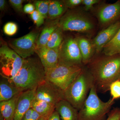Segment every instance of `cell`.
<instances>
[{
	"instance_id": "cell-28",
	"label": "cell",
	"mask_w": 120,
	"mask_h": 120,
	"mask_svg": "<svg viewBox=\"0 0 120 120\" xmlns=\"http://www.w3.org/2000/svg\"><path fill=\"white\" fill-rule=\"evenodd\" d=\"M41 117L37 112L30 108L24 115L21 120H37Z\"/></svg>"
},
{
	"instance_id": "cell-24",
	"label": "cell",
	"mask_w": 120,
	"mask_h": 120,
	"mask_svg": "<svg viewBox=\"0 0 120 120\" xmlns=\"http://www.w3.org/2000/svg\"><path fill=\"white\" fill-rule=\"evenodd\" d=\"M50 0H38L34 3L36 10L45 17L48 16L49 7Z\"/></svg>"
},
{
	"instance_id": "cell-22",
	"label": "cell",
	"mask_w": 120,
	"mask_h": 120,
	"mask_svg": "<svg viewBox=\"0 0 120 120\" xmlns=\"http://www.w3.org/2000/svg\"><path fill=\"white\" fill-rule=\"evenodd\" d=\"M67 8L63 1H50L48 16L51 19H56L64 14Z\"/></svg>"
},
{
	"instance_id": "cell-16",
	"label": "cell",
	"mask_w": 120,
	"mask_h": 120,
	"mask_svg": "<svg viewBox=\"0 0 120 120\" xmlns=\"http://www.w3.org/2000/svg\"><path fill=\"white\" fill-rule=\"evenodd\" d=\"M22 92L8 80L2 77L0 82V101L10 100Z\"/></svg>"
},
{
	"instance_id": "cell-33",
	"label": "cell",
	"mask_w": 120,
	"mask_h": 120,
	"mask_svg": "<svg viewBox=\"0 0 120 120\" xmlns=\"http://www.w3.org/2000/svg\"><path fill=\"white\" fill-rule=\"evenodd\" d=\"M34 7V5L32 4H27L24 7V11L26 13L30 14L31 15L35 11Z\"/></svg>"
},
{
	"instance_id": "cell-25",
	"label": "cell",
	"mask_w": 120,
	"mask_h": 120,
	"mask_svg": "<svg viewBox=\"0 0 120 120\" xmlns=\"http://www.w3.org/2000/svg\"><path fill=\"white\" fill-rule=\"evenodd\" d=\"M109 90L112 98L113 100L120 98V80H116L111 83Z\"/></svg>"
},
{
	"instance_id": "cell-36",
	"label": "cell",
	"mask_w": 120,
	"mask_h": 120,
	"mask_svg": "<svg viewBox=\"0 0 120 120\" xmlns=\"http://www.w3.org/2000/svg\"><path fill=\"white\" fill-rule=\"evenodd\" d=\"M49 117H41L37 120H48Z\"/></svg>"
},
{
	"instance_id": "cell-35",
	"label": "cell",
	"mask_w": 120,
	"mask_h": 120,
	"mask_svg": "<svg viewBox=\"0 0 120 120\" xmlns=\"http://www.w3.org/2000/svg\"><path fill=\"white\" fill-rule=\"evenodd\" d=\"M6 7V1L4 0H0V9L1 11L4 10Z\"/></svg>"
},
{
	"instance_id": "cell-34",
	"label": "cell",
	"mask_w": 120,
	"mask_h": 120,
	"mask_svg": "<svg viewBox=\"0 0 120 120\" xmlns=\"http://www.w3.org/2000/svg\"><path fill=\"white\" fill-rule=\"evenodd\" d=\"M48 120H61L59 114L55 110L50 117Z\"/></svg>"
},
{
	"instance_id": "cell-20",
	"label": "cell",
	"mask_w": 120,
	"mask_h": 120,
	"mask_svg": "<svg viewBox=\"0 0 120 120\" xmlns=\"http://www.w3.org/2000/svg\"><path fill=\"white\" fill-rule=\"evenodd\" d=\"M56 106L46 102L34 98L31 109L39 114L41 117H49L55 110Z\"/></svg>"
},
{
	"instance_id": "cell-32",
	"label": "cell",
	"mask_w": 120,
	"mask_h": 120,
	"mask_svg": "<svg viewBox=\"0 0 120 120\" xmlns=\"http://www.w3.org/2000/svg\"><path fill=\"white\" fill-rule=\"evenodd\" d=\"M24 1L22 0H10L9 2L15 9L18 11L22 12V3Z\"/></svg>"
},
{
	"instance_id": "cell-6",
	"label": "cell",
	"mask_w": 120,
	"mask_h": 120,
	"mask_svg": "<svg viewBox=\"0 0 120 120\" xmlns=\"http://www.w3.org/2000/svg\"><path fill=\"white\" fill-rule=\"evenodd\" d=\"M59 26L64 31L88 33L92 31L94 25L87 15L79 11L67 12L59 20Z\"/></svg>"
},
{
	"instance_id": "cell-29",
	"label": "cell",
	"mask_w": 120,
	"mask_h": 120,
	"mask_svg": "<svg viewBox=\"0 0 120 120\" xmlns=\"http://www.w3.org/2000/svg\"><path fill=\"white\" fill-rule=\"evenodd\" d=\"M106 120H120V108H114L110 112Z\"/></svg>"
},
{
	"instance_id": "cell-31",
	"label": "cell",
	"mask_w": 120,
	"mask_h": 120,
	"mask_svg": "<svg viewBox=\"0 0 120 120\" xmlns=\"http://www.w3.org/2000/svg\"><path fill=\"white\" fill-rule=\"evenodd\" d=\"M99 2V0H82V4L84 5L85 10L88 11L90 10L94 5Z\"/></svg>"
},
{
	"instance_id": "cell-19",
	"label": "cell",
	"mask_w": 120,
	"mask_h": 120,
	"mask_svg": "<svg viewBox=\"0 0 120 120\" xmlns=\"http://www.w3.org/2000/svg\"><path fill=\"white\" fill-rule=\"evenodd\" d=\"M59 20L56 19L47 24L39 35L37 43V49L46 47L50 38L59 27Z\"/></svg>"
},
{
	"instance_id": "cell-9",
	"label": "cell",
	"mask_w": 120,
	"mask_h": 120,
	"mask_svg": "<svg viewBox=\"0 0 120 120\" xmlns=\"http://www.w3.org/2000/svg\"><path fill=\"white\" fill-rule=\"evenodd\" d=\"M38 32L32 31L9 42V46L23 59L30 57L36 52Z\"/></svg>"
},
{
	"instance_id": "cell-18",
	"label": "cell",
	"mask_w": 120,
	"mask_h": 120,
	"mask_svg": "<svg viewBox=\"0 0 120 120\" xmlns=\"http://www.w3.org/2000/svg\"><path fill=\"white\" fill-rule=\"evenodd\" d=\"M82 59L83 64H88L92 60L95 51L92 43L87 38L83 37H78L76 38Z\"/></svg>"
},
{
	"instance_id": "cell-3",
	"label": "cell",
	"mask_w": 120,
	"mask_h": 120,
	"mask_svg": "<svg viewBox=\"0 0 120 120\" xmlns=\"http://www.w3.org/2000/svg\"><path fill=\"white\" fill-rule=\"evenodd\" d=\"M92 76L88 69L81 71L64 91V99L79 111L83 106L92 86Z\"/></svg>"
},
{
	"instance_id": "cell-8",
	"label": "cell",
	"mask_w": 120,
	"mask_h": 120,
	"mask_svg": "<svg viewBox=\"0 0 120 120\" xmlns=\"http://www.w3.org/2000/svg\"><path fill=\"white\" fill-rule=\"evenodd\" d=\"M58 64L83 67L82 54L76 38L69 37L64 39L59 48Z\"/></svg>"
},
{
	"instance_id": "cell-12",
	"label": "cell",
	"mask_w": 120,
	"mask_h": 120,
	"mask_svg": "<svg viewBox=\"0 0 120 120\" xmlns=\"http://www.w3.org/2000/svg\"><path fill=\"white\" fill-rule=\"evenodd\" d=\"M120 28V20L99 32L91 42L94 50L98 53L113 38Z\"/></svg>"
},
{
	"instance_id": "cell-11",
	"label": "cell",
	"mask_w": 120,
	"mask_h": 120,
	"mask_svg": "<svg viewBox=\"0 0 120 120\" xmlns=\"http://www.w3.org/2000/svg\"><path fill=\"white\" fill-rule=\"evenodd\" d=\"M99 23L106 28L120 20V0L112 4H103L99 6L95 12Z\"/></svg>"
},
{
	"instance_id": "cell-14",
	"label": "cell",
	"mask_w": 120,
	"mask_h": 120,
	"mask_svg": "<svg viewBox=\"0 0 120 120\" xmlns=\"http://www.w3.org/2000/svg\"><path fill=\"white\" fill-rule=\"evenodd\" d=\"M59 48L49 49L46 47L36 49V52L45 69L56 67L59 62Z\"/></svg>"
},
{
	"instance_id": "cell-23",
	"label": "cell",
	"mask_w": 120,
	"mask_h": 120,
	"mask_svg": "<svg viewBox=\"0 0 120 120\" xmlns=\"http://www.w3.org/2000/svg\"><path fill=\"white\" fill-rule=\"evenodd\" d=\"M63 31L62 29L58 27L52 34L47 42L46 47L50 49L60 48L64 41Z\"/></svg>"
},
{
	"instance_id": "cell-7",
	"label": "cell",
	"mask_w": 120,
	"mask_h": 120,
	"mask_svg": "<svg viewBox=\"0 0 120 120\" xmlns=\"http://www.w3.org/2000/svg\"><path fill=\"white\" fill-rule=\"evenodd\" d=\"M23 60L7 45H2L0 48V72L2 78L12 79L22 68Z\"/></svg>"
},
{
	"instance_id": "cell-15",
	"label": "cell",
	"mask_w": 120,
	"mask_h": 120,
	"mask_svg": "<svg viewBox=\"0 0 120 120\" xmlns=\"http://www.w3.org/2000/svg\"><path fill=\"white\" fill-rule=\"evenodd\" d=\"M61 120H78L79 111L65 99L61 100L56 105Z\"/></svg>"
},
{
	"instance_id": "cell-21",
	"label": "cell",
	"mask_w": 120,
	"mask_h": 120,
	"mask_svg": "<svg viewBox=\"0 0 120 120\" xmlns=\"http://www.w3.org/2000/svg\"><path fill=\"white\" fill-rule=\"evenodd\" d=\"M103 52L107 56L120 54V28L112 40L105 46Z\"/></svg>"
},
{
	"instance_id": "cell-27",
	"label": "cell",
	"mask_w": 120,
	"mask_h": 120,
	"mask_svg": "<svg viewBox=\"0 0 120 120\" xmlns=\"http://www.w3.org/2000/svg\"><path fill=\"white\" fill-rule=\"evenodd\" d=\"M30 16L38 27L40 26L44 23L45 17L37 10H35L31 14Z\"/></svg>"
},
{
	"instance_id": "cell-30",
	"label": "cell",
	"mask_w": 120,
	"mask_h": 120,
	"mask_svg": "<svg viewBox=\"0 0 120 120\" xmlns=\"http://www.w3.org/2000/svg\"><path fill=\"white\" fill-rule=\"evenodd\" d=\"M63 1L67 8H72L82 4V0H66Z\"/></svg>"
},
{
	"instance_id": "cell-10",
	"label": "cell",
	"mask_w": 120,
	"mask_h": 120,
	"mask_svg": "<svg viewBox=\"0 0 120 120\" xmlns=\"http://www.w3.org/2000/svg\"><path fill=\"white\" fill-rule=\"evenodd\" d=\"M34 98L56 106L61 100L64 99V92L45 79L37 87Z\"/></svg>"
},
{
	"instance_id": "cell-5",
	"label": "cell",
	"mask_w": 120,
	"mask_h": 120,
	"mask_svg": "<svg viewBox=\"0 0 120 120\" xmlns=\"http://www.w3.org/2000/svg\"><path fill=\"white\" fill-rule=\"evenodd\" d=\"M83 67L59 64L50 69H45V79L64 92L79 74Z\"/></svg>"
},
{
	"instance_id": "cell-4",
	"label": "cell",
	"mask_w": 120,
	"mask_h": 120,
	"mask_svg": "<svg viewBox=\"0 0 120 120\" xmlns=\"http://www.w3.org/2000/svg\"><path fill=\"white\" fill-rule=\"evenodd\" d=\"M114 103L115 100L112 98L106 102L102 101L93 85L83 106L79 111L78 120H106Z\"/></svg>"
},
{
	"instance_id": "cell-2",
	"label": "cell",
	"mask_w": 120,
	"mask_h": 120,
	"mask_svg": "<svg viewBox=\"0 0 120 120\" xmlns=\"http://www.w3.org/2000/svg\"><path fill=\"white\" fill-rule=\"evenodd\" d=\"M45 79V68L40 60L30 57L24 59L19 71L14 78L9 81L23 92L36 90Z\"/></svg>"
},
{
	"instance_id": "cell-13",
	"label": "cell",
	"mask_w": 120,
	"mask_h": 120,
	"mask_svg": "<svg viewBox=\"0 0 120 120\" xmlns=\"http://www.w3.org/2000/svg\"><path fill=\"white\" fill-rule=\"evenodd\" d=\"M35 91L28 90L20 93L16 104L14 120H21L24 115L30 109Z\"/></svg>"
},
{
	"instance_id": "cell-17",
	"label": "cell",
	"mask_w": 120,
	"mask_h": 120,
	"mask_svg": "<svg viewBox=\"0 0 120 120\" xmlns=\"http://www.w3.org/2000/svg\"><path fill=\"white\" fill-rule=\"evenodd\" d=\"M20 94L8 101L0 102V120H14L16 107Z\"/></svg>"
},
{
	"instance_id": "cell-26",
	"label": "cell",
	"mask_w": 120,
	"mask_h": 120,
	"mask_svg": "<svg viewBox=\"0 0 120 120\" xmlns=\"http://www.w3.org/2000/svg\"><path fill=\"white\" fill-rule=\"evenodd\" d=\"M18 27L17 24L13 22H8L4 25V34L8 36L15 35L17 32Z\"/></svg>"
},
{
	"instance_id": "cell-1",
	"label": "cell",
	"mask_w": 120,
	"mask_h": 120,
	"mask_svg": "<svg viewBox=\"0 0 120 120\" xmlns=\"http://www.w3.org/2000/svg\"><path fill=\"white\" fill-rule=\"evenodd\" d=\"M88 64L87 68L98 93L107 92L111 83L120 80V54L94 59Z\"/></svg>"
}]
</instances>
